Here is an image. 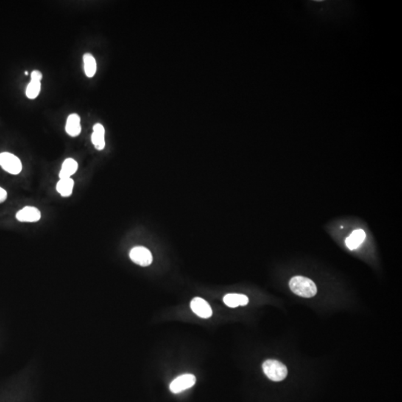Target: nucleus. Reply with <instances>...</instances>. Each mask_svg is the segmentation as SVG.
Instances as JSON below:
<instances>
[{
  "label": "nucleus",
  "instance_id": "20e7f679",
  "mask_svg": "<svg viewBox=\"0 0 402 402\" xmlns=\"http://www.w3.org/2000/svg\"><path fill=\"white\" fill-rule=\"evenodd\" d=\"M196 377L192 374H184L176 378L170 384V390L173 393H180L195 384Z\"/></svg>",
  "mask_w": 402,
  "mask_h": 402
},
{
  "label": "nucleus",
  "instance_id": "f03ea898",
  "mask_svg": "<svg viewBox=\"0 0 402 402\" xmlns=\"http://www.w3.org/2000/svg\"><path fill=\"white\" fill-rule=\"evenodd\" d=\"M266 376L273 381H281L286 378L288 369L283 363L276 360H267L262 365Z\"/></svg>",
  "mask_w": 402,
  "mask_h": 402
},
{
  "label": "nucleus",
  "instance_id": "39448f33",
  "mask_svg": "<svg viewBox=\"0 0 402 402\" xmlns=\"http://www.w3.org/2000/svg\"><path fill=\"white\" fill-rule=\"evenodd\" d=\"M130 258L135 264L142 267L150 265L153 261L152 254L149 249L144 247H135L130 250Z\"/></svg>",
  "mask_w": 402,
  "mask_h": 402
},
{
  "label": "nucleus",
  "instance_id": "f3484780",
  "mask_svg": "<svg viewBox=\"0 0 402 402\" xmlns=\"http://www.w3.org/2000/svg\"><path fill=\"white\" fill-rule=\"evenodd\" d=\"M8 197V193L4 188L0 186V204L5 202Z\"/></svg>",
  "mask_w": 402,
  "mask_h": 402
},
{
  "label": "nucleus",
  "instance_id": "f8f14e48",
  "mask_svg": "<svg viewBox=\"0 0 402 402\" xmlns=\"http://www.w3.org/2000/svg\"><path fill=\"white\" fill-rule=\"evenodd\" d=\"M366 238L365 232L363 230H355L346 239V244L350 250L358 248Z\"/></svg>",
  "mask_w": 402,
  "mask_h": 402
},
{
  "label": "nucleus",
  "instance_id": "1a4fd4ad",
  "mask_svg": "<svg viewBox=\"0 0 402 402\" xmlns=\"http://www.w3.org/2000/svg\"><path fill=\"white\" fill-rule=\"evenodd\" d=\"M66 132L72 137H76L82 132L81 118L76 113L70 115L67 118L66 124Z\"/></svg>",
  "mask_w": 402,
  "mask_h": 402
},
{
  "label": "nucleus",
  "instance_id": "ddd939ff",
  "mask_svg": "<svg viewBox=\"0 0 402 402\" xmlns=\"http://www.w3.org/2000/svg\"><path fill=\"white\" fill-rule=\"evenodd\" d=\"M74 185V180L72 178L60 179L56 185V190L62 197H68L73 194Z\"/></svg>",
  "mask_w": 402,
  "mask_h": 402
},
{
  "label": "nucleus",
  "instance_id": "4468645a",
  "mask_svg": "<svg viewBox=\"0 0 402 402\" xmlns=\"http://www.w3.org/2000/svg\"><path fill=\"white\" fill-rule=\"evenodd\" d=\"M83 59L84 72H85L86 76L88 78H93L96 74V70H97L96 59L90 53L84 54Z\"/></svg>",
  "mask_w": 402,
  "mask_h": 402
},
{
  "label": "nucleus",
  "instance_id": "a211bd4d",
  "mask_svg": "<svg viewBox=\"0 0 402 402\" xmlns=\"http://www.w3.org/2000/svg\"><path fill=\"white\" fill-rule=\"evenodd\" d=\"M25 74H26V76H28V74H29V73H28L27 71L25 72Z\"/></svg>",
  "mask_w": 402,
  "mask_h": 402
},
{
  "label": "nucleus",
  "instance_id": "9b49d317",
  "mask_svg": "<svg viewBox=\"0 0 402 402\" xmlns=\"http://www.w3.org/2000/svg\"><path fill=\"white\" fill-rule=\"evenodd\" d=\"M224 302L230 308H236V307L244 306L249 302V299L244 294H228L224 296Z\"/></svg>",
  "mask_w": 402,
  "mask_h": 402
},
{
  "label": "nucleus",
  "instance_id": "423d86ee",
  "mask_svg": "<svg viewBox=\"0 0 402 402\" xmlns=\"http://www.w3.org/2000/svg\"><path fill=\"white\" fill-rule=\"evenodd\" d=\"M190 306L193 312L201 318H210L213 314V310L208 302L200 297H195L193 299Z\"/></svg>",
  "mask_w": 402,
  "mask_h": 402
},
{
  "label": "nucleus",
  "instance_id": "dca6fc26",
  "mask_svg": "<svg viewBox=\"0 0 402 402\" xmlns=\"http://www.w3.org/2000/svg\"><path fill=\"white\" fill-rule=\"evenodd\" d=\"M43 78V75L38 70H34L31 75V79L32 81H36V82H40Z\"/></svg>",
  "mask_w": 402,
  "mask_h": 402
},
{
  "label": "nucleus",
  "instance_id": "6e6552de",
  "mask_svg": "<svg viewBox=\"0 0 402 402\" xmlns=\"http://www.w3.org/2000/svg\"><path fill=\"white\" fill-rule=\"evenodd\" d=\"M105 129L100 123L93 126V132L91 136L92 143L97 150L101 151L105 147Z\"/></svg>",
  "mask_w": 402,
  "mask_h": 402
},
{
  "label": "nucleus",
  "instance_id": "0eeeda50",
  "mask_svg": "<svg viewBox=\"0 0 402 402\" xmlns=\"http://www.w3.org/2000/svg\"><path fill=\"white\" fill-rule=\"evenodd\" d=\"M16 218L20 222H37L41 218V213L36 207H25L17 212Z\"/></svg>",
  "mask_w": 402,
  "mask_h": 402
},
{
  "label": "nucleus",
  "instance_id": "f257e3e1",
  "mask_svg": "<svg viewBox=\"0 0 402 402\" xmlns=\"http://www.w3.org/2000/svg\"><path fill=\"white\" fill-rule=\"evenodd\" d=\"M290 288L292 292L300 297L311 298L317 294V288L315 283L306 277H293L289 283Z\"/></svg>",
  "mask_w": 402,
  "mask_h": 402
},
{
  "label": "nucleus",
  "instance_id": "7ed1b4c3",
  "mask_svg": "<svg viewBox=\"0 0 402 402\" xmlns=\"http://www.w3.org/2000/svg\"><path fill=\"white\" fill-rule=\"evenodd\" d=\"M0 166L9 174L17 175L23 169V165L20 159L15 154L9 152L0 154Z\"/></svg>",
  "mask_w": 402,
  "mask_h": 402
},
{
  "label": "nucleus",
  "instance_id": "9d476101",
  "mask_svg": "<svg viewBox=\"0 0 402 402\" xmlns=\"http://www.w3.org/2000/svg\"><path fill=\"white\" fill-rule=\"evenodd\" d=\"M79 168L77 161L73 158H67L62 164L61 169L59 173L60 179L71 178L73 174H76Z\"/></svg>",
  "mask_w": 402,
  "mask_h": 402
},
{
  "label": "nucleus",
  "instance_id": "2eb2a0df",
  "mask_svg": "<svg viewBox=\"0 0 402 402\" xmlns=\"http://www.w3.org/2000/svg\"><path fill=\"white\" fill-rule=\"evenodd\" d=\"M41 90V83L40 82L31 81L30 83L26 88V95L29 99H34L40 94Z\"/></svg>",
  "mask_w": 402,
  "mask_h": 402
}]
</instances>
